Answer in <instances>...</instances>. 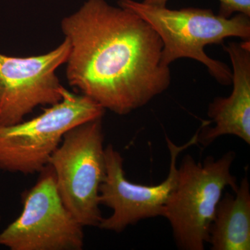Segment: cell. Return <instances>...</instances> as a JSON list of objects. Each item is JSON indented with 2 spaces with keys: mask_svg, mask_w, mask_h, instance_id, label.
I'll use <instances>...</instances> for the list:
<instances>
[{
  "mask_svg": "<svg viewBox=\"0 0 250 250\" xmlns=\"http://www.w3.org/2000/svg\"><path fill=\"white\" fill-rule=\"evenodd\" d=\"M61 27L70 44L69 84L105 110L129 114L170 86L160 37L134 11L87 0Z\"/></svg>",
  "mask_w": 250,
  "mask_h": 250,
  "instance_id": "1",
  "label": "cell"
},
{
  "mask_svg": "<svg viewBox=\"0 0 250 250\" xmlns=\"http://www.w3.org/2000/svg\"><path fill=\"white\" fill-rule=\"evenodd\" d=\"M118 4L139 15L157 33L163 44L164 65L170 67L179 59H194L205 65L219 83L231 84L232 71L230 67L210 58L205 48L212 44H223L229 37L250 40V16L237 14L226 18L208 9L173 10L135 0H119Z\"/></svg>",
  "mask_w": 250,
  "mask_h": 250,
  "instance_id": "2",
  "label": "cell"
},
{
  "mask_svg": "<svg viewBox=\"0 0 250 250\" xmlns=\"http://www.w3.org/2000/svg\"><path fill=\"white\" fill-rule=\"evenodd\" d=\"M235 158L236 153L229 151L218 159L207 156L202 164L190 155L182 159L163 215L170 224L179 249L205 250L224 190L238 188L236 177L231 173Z\"/></svg>",
  "mask_w": 250,
  "mask_h": 250,
  "instance_id": "3",
  "label": "cell"
},
{
  "mask_svg": "<svg viewBox=\"0 0 250 250\" xmlns=\"http://www.w3.org/2000/svg\"><path fill=\"white\" fill-rule=\"evenodd\" d=\"M62 100L39 116L11 126H0V170L33 174L48 165L49 159L69 130L103 118L105 109L84 95L62 87Z\"/></svg>",
  "mask_w": 250,
  "mask_h": 250,
  "instance_id": "4",
  "label": "cell"
},
{
  "mask_svg": "<svg viewBox=\"0 0 250 250\" xmlns=\"http://www.w3.org/2000/svg\"><path fill=\"white\" fill-rule=\"evenodd\" d=\"M103 118L65 133L49 164L62 203L83 227H99L100 187L106 175Z\"/></svg>",
  "mask_w": 250,
  "mask_h": 250,
  "instance_id": "5",
  "label": "cell"
},
{
  "mask_svg": "<svg viewBox=\"0 0 250 250\" xmlns=\"http://www.w3.org/2000/svg\"><path fill=\"white\" fill-rule=\"evenodd\" d=\"M37 182L23 192L19 217L0 233V246L11 250H81L83 228L59 195L53 167L41 170Z\"/></svg>",
  "mask_w": 250,
  "mask_h": 250,
  "instance_id": "6",
  "label": "cell"
},
{
  "mask_svg": "<svg viewBox=\"0 0 250 250\" xmlns=\"http://www.w3.org/2000/svg\"><path fill=\"white\" fill-rule=\"evenodd\" d=\"M198 131L188 142L177 146L166 136L170 153V166L167 178L160 184L146 186L132 183L125 177L123 159L111 144L104 148L106 175L100 187V205L113 210L108 218H103L98 228L121 233L129 225L145 219L163 216L164 208L177 182V158L182 151L196 145Z\"/></svg>",
  "mask_w": 250,
  "mask_h": 250,
  "instance_id": "7",
  "label": "cell"
},
{
  "mask_svg": "<svg viewBox=\"0 0 250 250\" xmlns=\"http://www.w3.org/2000/svg\"><path fill=\"white\" fill-rule=\"evenodd\" d=\"M70 51L67 39L42 55L9 57L0 54V126L21 123L39 106L62 100L56 70L65 63Z\"/></svg>",
  "mask_w": 250,
  "mask_h": 250,
  "instance_id": "8",
  "label": "cell"
},
{
  "mask_svg": "<svg viewBox=\"0 0 250 250\" xmlns=\"http://www.w3.org/2000/svg\"><path fill=\"white\" fill-rule=\"evenodd\" d=\"M232 64V93L228 98H215L208 116L215 123L204 121L197 143L207 147L223 135H233L250 144V40L223 45Z\"/></svg>",
  "mask_w": 250,
  "mask_h": 250,
  "instance_id": "9",
  "label": "cell"
},
{
  "mask_svg": "<svg viewBox=\"0 0 250 250\" xmlns=\"http://www.w3.org/2000/svg\"><path fill=\"white\" fill-rule=\"evenodd\" d=\"M235 195L222 196L210 225L208 242L213 250H250V187L242 179Z\"/></svg>",
  "mask_w": 250,
  "mask_h": 250,
  "instance_id": "10",
  "label": "cell"
},
{
  "mask_svg": "<svg viewBox=\"0 0 250 250\" xmlns=\"http://www.w3.org/2000/svg\"><path fill=\"white\" fill-rule=\"evenodd\" d=\"M218 15L223 18L231 17L233 14H242L250 17V0H218Z\"/></svg>",
  "mask_w": 250,
  "mask_h": 250,
  "instance_id": "11",
  "label": "cell"
},
{
  "mask_svg": "<svg viewBox=\"0 0 250 250\" xmlns=\"http://www.w3.org/2000/svg\"><path fill=\"white\" fill-rule=\"evenodd\" d=\"M169 0H144L143 2L156 6H166Z\"/></svg>",
  "mask_w": 250,
  "mask_h": 250,
  "instance_id": "12",
  "label": "cell"
},
{
  "mask_svg": "<svg viewBox=\"0 0 250 250\" xmlns=\"http://www.w3.org/2000/svg\"><path fill=\"white\" fill-rule=\"evenodd\" d=\"M1 214H0V221H1Z\"/></svg>",
  "mask_w": 250,
  "mask_h": 250,
  "instance_id": "13",
  "label": "cell"
}]
</instances>
